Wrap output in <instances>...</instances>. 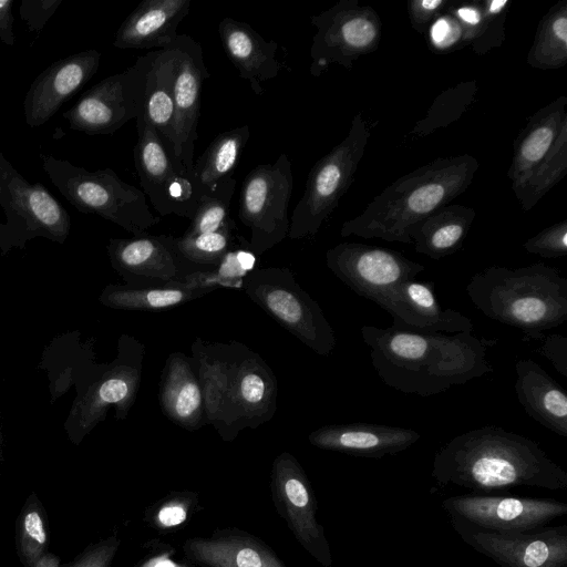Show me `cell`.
Segmentation results:
<instances>
[{"instance_id": "obj_8", "label": "cell", "mask_w": 567, "mask_h": 567, "mask_svg": "<svg viewBox=\"0 0 567 567\" xmlns=\"http://www.w3.org/2000/svg\"><path fill=\"white\" fill-rule=\"evenodd\" d=\"M111 266L130 287H166L204 281L218 289L214 267L196 265L179 251L176 237L142 234L111 239Z\"/></svg>"}, {"instance_id": "obj_12", "label": "cell", "mask_w": 567, "mask_h": 567, "mask_svg": "<svg viewBox=\"0 0 567 567\" xmlns=\"http://www.w3.org/2000/svg\"><path fill=\"white\" fill-rule=\"evenodd\" d=\"M442 507L451 519L495 533L542 528L567 514V504L551 498L487 494L451 496Z\"/></svg>"}, {"instance_id": "obj_17", "label": "cell", "mask_w": 567, "mask_h": 567, "mask_svg": "<svg viewBox=\"0 0 567 567\" xmlns=\"http://www.w3.org/2000/svg\"><path fill=\"white\" fill-rule=\"evenodd\" d=\"M375 303L392 316V326L398 329L446 334L472 333L474 330L470 318L456 310L442 308L433 282L405 280Z\"/></svg>"}, {"instance_id": "obj_31", "label": "cell", "mask_w": 567, "mask_h": 567, "mask_svg": "<svg viewBox=\"0 0 567 567\" xmlns=\"http://www.w3.org/2000/svg\"><path fill=\"white\" fill-rule=\"evenodd\" d=\"M249 136L247 124L225 131L194 162L192 181L199 198L213 192L220 181L231 175Z\"/></svg>"}, {"instance_id": "obj_36", "label": "cell", "mask_w": 567, "mask_h": 567, "mask_svg": "<svg viewBox=\"0 0 567 567\" xmlns=\"http://www.w3.org/2000/svg\"><path fill=\"white\" fill-rule=\"evenodd\" d=\"M16 545L19 559L24 567H33L48 550L47 513L34 493L29 496L17 518Z\"/></svg>"}, {"instance_id": "obj_6", "label": "cell", "mask_w": 567, "mask_h": 567, "mask_svg": "<svg viewBox=\"0 0 567 567\" xmlns=\"http://www.w3.org/2000/svg\"><path fill=\"white\" fill-rule=\"evenodd\" d=\"M371 131L359 113L346 137L311 168L305 192L290 217L289 239L315 236L349 189Z\"/></svg>"}, {"instance_id": "obj_25", "label": "cell", "mask_w": 567, "mask_h": 567, "mask_svg": "<svg viewBox=\"0 0 567 567\" xmlns=\"http://www.w3.org/2000/svg\"><path fill=\"white\" fill-rule=\"evenodd\" d=\"M48 371L51 402L63 395L71 385L81 391L99 372L102 363L95 361L94 339L80 340L79 331L64 333L43 351L40 365Z\"/></svg>"}, {"instance_id": "obj_20", "label": "cell", "mask_w": 567, "mask_h": 567, "mask_svg": "<svg viewBox=\"0 0 567 567\" xmlns=\"http://www.w3.org/2000/svg\"><path fill=\"white\" fill-rule=\"evenodd\" d=\"M218 34L227 58L247 81L256 95L264 94L262 84L278 76L281 62L277 54L279 43L266 41L248 23L225 17L218 24Z\"/></svg>"}, {"instance_id": "obj_16", "label": "cell", "mask_w": 567, "mask_h": 567, "mask_svg": "<svg viewBox=\"0 0 567 567\" xmlns=\"http://www.w3.org/2000/svg\"><path fill=\"white\" fill-rule=\"evenodd\" d=\"M174 63V153L181 167L192 175L203 83L209 78L200 44L188 34H178L167 47Z\"/></svg>"}, {"instance_id": "obj_4", "label": "cell", "mask_w": 567, "mask_h": 567, "mask_svg": "<svg viewBox=\"0 0 567 567\" xmlns=\"http://www.w3.org/2000/svg\"><path fill=\"white\" fill-rule=\"evenodd\" d=\"M470 300L487 318L539 339L567 320V278L543 262L526 267L492 266L466 286Z\"/></svg>"}, {"instance_id": "obj_9", "label": "cell", "mask_w": 567, "mask_h": 567, "mask_svg": "<svg viewBox=\"0 0 567 567\" xmlns=\"http://www.w3.org/2000/svg\"><path fill=\"white\" fill-rule=\"evenodd\" d=\"M292 194L291 162L281 153L272 164H260L244 178L239 195V220L250 229V248L262 255L288 237Z\"/></svg>"}, {"instance_id": "obj_51", "label": "cell", "mask_w": 567, "mask_h": 567, "mask_svg": "<svg viewBox=\"0 0 567 567\" xmlns=\"http://www.w3.org/2000/svg\"><path fill=\"white\" fill-rule=\"evenodd\" d=\"M145 567H181L165 557L151 560Z\"/></svg>"}, {"instance_id": "obj_14", "label": "cell", "mask_w": 567, "mask_h": 567, "mask_svg": "<svg viewBox=\"0 0 567 567\" xmlns=\"http://www.w3.org/2000/svg\"><path fill=\"white\" fill-rule=\"evenodd\" d=\"M451 524L464 543L501 567H567V525L495 533Z\"/></svg>"}, {"instance_id": "obj_19", "label": "cell", "mask_w": 567, "mask_h": 567, "mask_svg": "<svg viewBox=\"0 0 567 567\" xmlns=\"http://www.w3.org/2000/svg\"><path fill=\"white\" fill-rule=\"evenodd\" d=\"M308 439L319 449L382 458L408 450L421 439V434L408 427L352 422L321 426L312 431Z\"/></svg>"}, {"instance_id": "obj_48", "label": "cell", "mask_w": 567, "mask_h": 567, "mask_svg": "<svg viewBox=\"0 0 567 567\" xmlns=\"http://www.w3.org/2000/svg\"><path fill=\"white\" fill-rule=\"evenodd\" d=\"M113 551V546H107L104 544L90 547L86 548V550L78 556L72 563L63 567H107Z\"/></svg>"}, {"instance_id": "obj_49", "label": "cell", "mask_w": 567, "mask_h": 567, "mask_svg": "<svg viewBox=\"0 0 567 567\" xmlns=\"http://www.w3.org/2000/svg\"><path fill=\"white\" fill-rule=\"evenodd\" d=\"M186 518V513L181 506L164 507L159 514L158 519L164 526H174L183 523Z\"/></svg>"}, {"instance_id": "obj_41", "label": "cell", "mask_w": 567, "mask_h": 567, "mask_svg": "<svg viewBox=\"0 0 567 567\" xmlns=\"http://www.w3.org/2000/svg\"><path fill=\"white\" fill-rule=\"evenodd\" d=\"M256 255L249 240L238 235L234 246L226 252L215 267V276L219 287L243 288L244 279L255 269Z\"/></svg>"}, {"instance_id": "obj_22", "label": "cell", "mask_w": 567, "mask_h": 567, "mask_svg": "<svg viewBox=\"0 0 567 567\" xmlns=\"http://www.w3.org/2000/svg\"><path fill=\"white\" fill-rule=\"evenodd\" d=\"M245 344L239 341L212 342L196 338L190 361L202 389L206 423L219 424L233 372Z\"/></svg>"}, {"instance_id": "obj_47", "label": "cell", "mask_w": 567, "mask_h": 567, "mask_svg": "<svg viewBox=\"0 0 567 567\" xmlns=\"http://www.w3.org/2000/svg\"><path fill=\"white\" fill-rule=\"evenodd\" d=\"M543 343L535 351L550 361L555 370L563 377H567V338L553 333L543 334L539 338Z\"/></svg>"}, {"instance_id": "obj_10", "label": "cell", "mask_w": 567, "mask_h": 567, "mask_svg": "<svg viewBox=\"0 0 567 567\" xmlns=\"http://www.w3.org/2000/svg\"><path fill=\"white\" fill-rule=\"evenodd\" d=\"M310 21L317 29L310 48L312 76H320L331 64L351 70L360 56L379 48L382 37L380 16L358 0H340Z\"/></svg>"}, {"instance_id": "obj_40", "label": "cell", "mask_w": 567, "mask_h": 567, "mask_svg": "<svg viewBox=\"0 0 567 567\" xmlns=\"http://www.w3.org/2000/svg\"><path fill=\"white\" fill-rule=\"evenodd\" d=\"M511 4V0H481V25L475 39L470 44L476 54H485L503 44L505 22Z\"/></svg>"}, {"instance_id": "obj_2", "label": "cell", "mask_w": 567, "mask_h": 567, "mask_svg": "<svg viewBox=\"0 0 567 567\" xmlns=\"http://www.w3.org/2000/svg\"><path fill=\"white\" fill-rule=\"evenodd\" d=\"M431 476L441 486L456 485L475 494L567 488V472L536 441L496 425L452 437L435 453Z\"/></svg>"}, {"instance_id": "obj_39", "label": "cell", "mask_w": 567, "mask_h": 567, "mask_svg": "<svg viewBox=\"0 0 567 567\" xmlns=\"http://www.w3.org/2000/svg\"><path fill=\"white\" fill-rule=\"evenodd\" d=\"M195 551L213 567H280L271 557L245 546L207 543L198 544Z\"/></svg>"}, {"instance_id": "obj_1", "label": "cell", "mask_w": 567, "mask_h": 567, "mask_svg": "<svg viewBox=\"0 0 567 567\" xmlns=\"http://www.w3.org/2000/svg\"><path fill=\"white\" fill-rule=\"evenodd\" d=\"M380 379L405 394L431 396L493 372L487 352L495 339L470 332L446 334L361 327Z\"/></svg>"}, {"instance_id": "obj_32", "label": "cell", "mask_w": 567, "mask_h": 567, "mask_svg": "<svg viewBox=\"0 0 567 567\" xmlns=\"http://www.w3.org/2000/svg\"><path fill=\"white\" fill-rule=\"evenodd\" d=\"M100 53L96 51L79 55L75 61L62 64L35 90L32 97V116L35 125L45 121L61 101L71 94L97 69Z\"/></svg>"}, {"instance_id": "obj_15", "label": "cell", "mask_w": 567, "mask_h": 567, "mask_svg": "<svg viewBox=\"0 0 567 567\" xmlns=\"http://www.w3.org/2000/svg\"><path fill=\"white\" fill-rule=\"evenodd\" d=\"M278 384L266 361L244 347L235 365L227 401L216 430L224 440L236 437L239 431L270 421L277 410Z\"/></svg>"}, {"instance_id": "obj_3", "label": "cell", "mask_w": 567, "mask_h": 567, "mask_svg": "<svg viewBox=\"0 0 567 567\" xmlns=\"http://www.w3.org/2000/svg\"><path fill=\"white\" fill-rule=\"evenodd\" d=\"M470 155L436 158L399 177L357 217L342 224V237L412 244L408 229L464 193L478 171Z\"/></svg>"}, {"instance_id": "obj_26", "label": "cell", "mask_w": 567, "mask_h": 567, "mask_svg": "<svg viewBox=\"0 0 567 567\" xmlns=\"http://www.w3.org/2000/svg\"><path fill=\"white\" fill-rule=\"evenodd\" d=\"M566 107L567 97L561 95L528 117L514 141L512 163L507 171L512 186L519 184L549 152L567 121Z\"/></svg>"}, {"instance_id": "obj_45", "label": "cell", "mask_w": 567, "mask_h": 567, "mask_svg": "<svg viewBox=\"0 0 567 567\" xmlns=\"http://www.w3.org/2000/svg\"><path fill=\"white\" fill-rule=\"evenodd\" d=\"M445 12L453 16L461 25L463 45H470L477 34L482 21L481 0L449 1Z\"/></svg>"}, {"instance_id": "obj_30", "label": "cell", "mask_w": 567, "mask_h": 567, "mask_svg": "<svg viewBox=\"0 0 567 567\" xmlns=\"http://www.w3.org/2000/svg\"><path fill=\"white\" fill-rule=\"evenodd\" d=\"M275 472L278 480L282 482V488L287 498L292 504V507L296 511L298 509V517L296 515L298 526L303 538L312 548V554L323 565L330 566L329 546L321 527L315 519V505L300 466L291 455L285 453L276 460Z\"/></svg>"}, {"instance_id": "obj_18", "label": "cell", "mask_w": 567, "mask_h": 567, "mask_svg": "<svg viewBox=\"0 0 567 567\" xmlns=\"http://www.w3.org/2000/svg\"><path fill=\"white\" fill-rule=\"evenodd\" d=\"M93 177L76 187V195L86 207L134 236L145 234L162 220L151 212L143 190L124 183L111 169L99 172Z\"/></svg>"}, {"instance_id": "obj_43", "label": "cell", "mask_w": 567, "mask_h": 567, "mask_svg": "<svg viewBox=\"0 0 567 567\" xmlns=\"http://www.w3.org/2000/svg\"><path fill=\"white\" fill-rule=\"evenodd\" d=\"M425 37L430 50L435 53H449L464 48L461 25L445 11L431 24Z\"/></svg>"}, {"instance_id": "obj_35", "label": "cell", "mask_w": 567, "mask_h": 567, "mask_svg": "<svg viewBox=\"0 0 567 567\" xmlns=\"http://www.w3.org/2000/svg\"><path fill=\"white\" fill-rule=\"evenodd\" d=\"M477 92L475 80L461 82L443 91L435 97L425 116L415 123L409 136L424 137L454 123L475 102Z\"/></svg>"}, {"instance_id": "obj_38", "label": "cell", "mask_w": 567, "mask_h": 567, "mask_svg": "<svg viewBox=\"0 0 567 567\" xmlns=\"http://www.w3.org/2000/svg\"><path fill=\"white\" fill-rule=\"evenodd\" d=\"M237 182L233 175L220 181L216 188L199 198L189 226L182 235L193 237L219 229L229 218V208Z\"/></svg>"}, {"instance_id": "obj_27", "label": "cell", "mask_w": 567, "mask_h": 567, "mask_svg": "<svg viewBox=\"0 0 567 567\" xmlns=\"http://www.w3.org/2000/svg\"><path fill=\"white\" fill-rule=\"evenodd\" d=\"M475 216L472 207L449 204L413 224L408 235L416 252L439 260L461 249Z\"/></svg>"}, {"instance_id": "obj_28", "label": "cell", "mask_w": 567, "mask_h": 567, "mask_svg": "<svg viewBox=\"0 0 567 567\" xmlns=\"http://www.w3.org/2000/svg\"><path fill=\"white\" fill-rule=\"evenodd\" d=\"M216 289L204 281L148 288L107 285L97 300L116 310L157 311L184 305Z\"/></svg>"}, {"instance_id": "obj_44", "label": "cell", "mask_w": 567, "mask_h": 567, "mask_svg": "<svg viewBox=\"0 0 567 567\" xmlns=\"http://www.w3.org/2000/svg\"><path fill=\"white\" fill-rule=\"evenodd\" d=\"M29 206L37 219L48 227L54 236L62 238V235H65L62 210L47 192L34 189L29 195Z\"/></svg>"}, {"instance_id": "obj_46", "label": "cell", "mask_w": 567, "mask_h": 567, "mask_svg": "<svg viewBox=\"0 0 567 567\" xmlns=\"http://www.w3.org/2000/svg\"><path fill=\"white\" fill-rule=\"evenodd\" d=\"M450 0H412L408 3V14L412 28L426 34L431 24L445 11Z\"/></svg>"}, {"instance_id": "obj_34", "label": "cell", "mask_w": 567, "mask_h": 567, "mask_svg": "<svg viewBox=\"0 0 567 567\" xmlns=\"http://www.w3.org/2000/svg\"><path fill=\"white\" fill-rule=\"evenodd\" d=\"M567 174V121L546 156L512 189L524 212L532 209Z\"/></svg>"}, {"instance_id": "obj_37", "label": "cell", "mask_w": 567, "mask_h": 567, "mask_svg": "<svg viewBox=\"0 0 567 567\" xmlns=\"http://www.w3.org/2000/svg\"><path fill=\"white\" fill-rule=\"evenodd\" d=\"M237 225L233 218L217 230L193 237H176L179 251L189 261L207 267H216L238 237Z\"/></svg>"}, {"instance_id": "obj_5", "label": "cell", "mask_w": 567, "mask_h": 567, "mask_svg": "<svg viewBox=\"0 0 567 567\" xmlns=\"http://www.w3.org/2000/svg\"><path fill=\"white\" fill-rule=\"evenodd\" d=\"M145 346L123 333L117 341V354L110 363H102L99 372L73 400L63 427L69 440L79 445L102 421L111 406L115 419L127 417L135 403L142 379Z\"/></svg>"}, {"instance_id": "obj_24", "label": "cell", "mask_w": 567, "mask_h": 567, "mask_svg": "<svg viewBox=\"0 0 567 567\" xmlns=\"http://www.w3.org/2000/svg\"><path fill=\"white\" fill-rule=\"evenodd\" d=\"M516 396L534 421L561 437H567V394L537 362L519 359L515 364Z\"/></svg>"}, {"instance_id": "obj_33", "label": "cell", "mask_w": 567, "mask_h": 567, "mask_svg": "<svg viewBox=\"0 0 567 567\" xmlns=\"http://www.w3.org/2000/svg\"><path fill=\"white\" fill-rule=\"evenodd\" d=\"M567 63V0L555 3L537 24L527 53V64L538 70H556Z\"/></svg>"}, {"instance_id": "obj_21", "label": "cell", "mask_w": 567, "mask_h": 567, "mask_svg": "<svg viewBox=\"0 0 567 567\" xmlns=\"http://www.w3.org/2000/svg\"><path fill=\"white\" fill-rule=\"evenodd\" d=\"M190 0H143L121 24L114 41L120 49H165L190 11Z\"/></svg>"}, {"instance_id": "obj_7", "label": "cell", "mask_w": 567, "mask_h": 567, "mask_svg": "<svg viewBox=\"0 0 567 567\" xmlns=\"http://www.w3.org/2000/svg\"><path fill=\"white\" fill-rule=\"evenodd\" d=\"M245 293L288 332L320 355L336 349L334 330L319 303L288 268H255L244 279Z\"/></svg>"}, {"instance_id": "obj_50", "label": "cell", "mask_w": 567, "mask_h": 567, "mask_svg": "<svg viewBox=\"0 0 567 567\" xmlns=\"http://www.w3.org/2000/svg\"><path fill=\"white\" fill-rule=\"evenodd\" d=\"M60 557L50 553H45L35 561L33 567H60Z\"/></svg>"}, {"instance_id": "obj_42", "label": "cell", "mask_w": 567, "mask_h": 567, "mask_svg": "<svg viewBox=\"0 0 567 567\" xmlns=\"http://www.w3.org/2000/svg\"><path fill=\"white\" fill-rule=\"evenodd\" d=\"M523 248L543 258H559L567 255V219L548 226L528 238Z\"/></svg>"}, {"instance_id": "obj_29", "label": "cell", "mask_w": 567, "mask_h": 567, "mask_svg": "<svg viewBox=\"0 0 567 567\" xmlns=\"http://www.w3.org/2000/svg\"><path fill=\"white\" fill-rule=\"evenodd\" d=\"M143 116L174 156V63L169 48L155 50L146 83ZM176 159V158H175Z\"/></svg>"}, {"instance_id": "obj_23", "label": "cell", "mask_w": 567, "mask_h": 567, "mask_svg": "<svg viewBox=\"0 0 567 567\" xmlns=\"http://www.w3.org/2000/svg\"><path fill=\"white\" fill-rule=\"evenodd\" d=\"M158 400L163 414L174 424L195 431L206 424L204 400L190 358L172 352L162 370Z\"/></svg>"}, {"instance_id": "obj_52", "label": "cell", "mask_w": 567, "mask_h": 567, "mask_svg": "<svg viewBox=\"0 0 567 567\" xmlns=\"http://www.w3.org/2000/svg\"><path fill=\"white\" fill-rule=\"evenodd\" d=\"M2 460V429H1V421H0V465Z\"/></svg>"}, {"instance_id": "obj_11", "label": "cell", "mask_w": 567, "mask_h": 567, "mask_svg": "<svg viewBox=\"0 0 567 567\" xmlns=\"http://www.w3.org/2000/svg\"><path fill=\"white\" fill-rule=\"evenodd\" d=\"M136 125L134 163L143 193L159 215L190 219L199 202L192 175L167 151L143 113L136 118Z\"/></svg>"}, {"instance_id": "obj_13", "label": "cell", "mask_w": 567, "mask_h": 567, "mask_svg": "<svg viewBox=\"0 0 567 567\" xmlns=\"http://www.w3.org/2000/svg\"><path fill=\"white\" fill-rule=\"evenodd\" d=\"M331 272L358 296L375 301L425 270L401 252L361 243H341L326 252Z\"/></svg>"}]
</instances>
